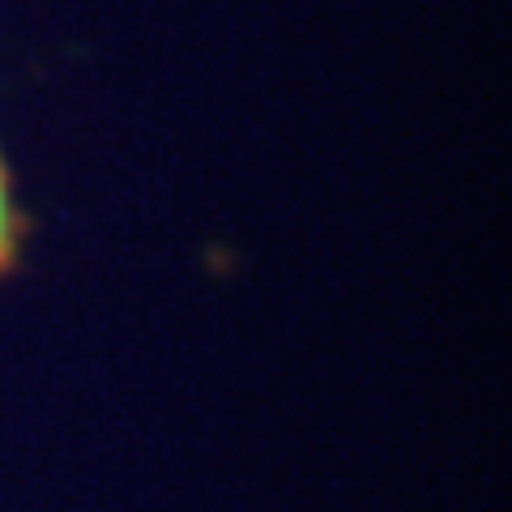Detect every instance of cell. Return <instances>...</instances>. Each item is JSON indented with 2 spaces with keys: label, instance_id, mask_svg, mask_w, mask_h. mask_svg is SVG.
Listing matches in <instances>:
<instances>
[{
  "label": "cell",
  "instance_id": "obj_1",
  "mask_svg": "<svg viewBox=\"0 0 512 512\" xmlns=\"http://www.w3.org/2000/svg\"><path fill=\"white\" fill-rule=\"evenodd\" d=\"M22 244V218H18V205H13V192H9V175L5 163H0V274L13 265Z\"/></svg>",
  "mask_w": 512,
  "mask_h": 512
}]
</instances>
